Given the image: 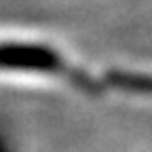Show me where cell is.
<instances>
[{
    "label": "cell",
    "mask_w": 152,
    "mask_h": 152,
    "mask_svg": "<svg viewBox=\"0 0 152 152\" xmlns=\"http://www.w3.org/2000/svg\"><path fill=\"white\" fill-rule=\"evenodd\" d=\"M114 87H121L131 93H146L152 95V76L148 74H131V72H114L108 76Z\"/></svg>",
    "instance_id": "obj_2"
},
{
    "label": "cell",
    "mask_w": 152,
    "mask_h": 152,
    "mask_svg": "<svg viewBox=\"0 0 152 152\" xmlns=\"http://www.w3.org/2000/svg\"><path fill=\"white\" fill-rule=\"evenodd\" d=\"M0 72H34V74H57V76H74L76 83L89 85L87 78L70 70V64L53 49L30 45V42H13L0 40Z\"/></svg>",
    "instance_id": "obj_1"
}]
</instances>
